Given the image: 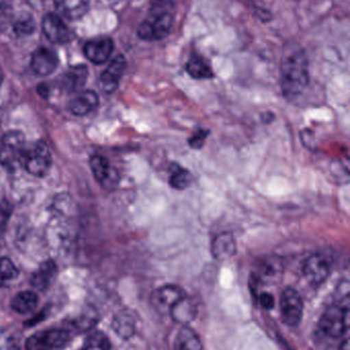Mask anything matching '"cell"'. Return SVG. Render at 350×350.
I'll return each mask as SVG.
<instances>
[{
    "instance_id": "obj_1",
    "label": "cell",
    "mask_w": 350,
    "mask_h": 350,
    "mask_svg": "<svg viewBox=\"0 0 350 350\" xmlns=\"http://www.w3.org/2000/svg\"><path fill=\"white\" fill-rule=\"evenodd\" d=\"M310 83L308 59L301 47L286 49L281 62V88L284 96L295 100L303 94Z\"/></svg>"
},
{
    "instance_id": "obj_2",
    "label": "cell",
    "mask_w": 350,
    "mask_h": 350,
    "mask_svg": "<svg viewBox=\"0 0 350 350\" xmlns=\"http://www.w3.org/2000/svg\"><path fill=\"white\" fill-rule=\"evenodd\" d=\"M174 23L170 3L155 0L147 18L139 25L138 36L146 41L162 40L168 36Z\"/></svg>"
},
{
    "instance_id": "obj_3",
    "label": "cell",
    "mask_w": 350,
    "mask_h": 350,
    "mask_svg": "<svg viewBox=\"0 0 350 350\" xmlns=\"http://www.w3.org/2000/svg\"><path fill=\"white\" fill-rule=\"evenodd\" d=\"M0 164L8 172H14L22 166L26 145L20 131L5 133L0 139Z\"/></svg>"
},
{
    "instance_id": "obj_4",
    "label": "cell",
    "mask_w": 350,
    "mask_h": 350,
    "mask_svg": "<svg viewBox=\"0 0 350 350\" xmlns=\"http://www.w3.org/2000/svg\"><path fill=\"white\" fill-rule=\"evenodd\" d=\"M349 304H333L323 314L320 327L325 334L338 338L349 330Z\"/></svg>"
},
{
    "instance_id": "obj_5",
    "label": "cell",
    "mask_w": 350,
    "mask_h": 350,
    "mask_svg": "<svg viewBox=\"0 0 350 350\" xmlns=\"http://www.w3.org/2000/svg\"><path fill=\"white\" fill-rule=\"evenodd\" d=\"M51 154L49 146L45 142L40 141L26 148L22 167L33 176L42 177L47 174L51 170Z\"/></svg>"
},
{
    "instance_id": "obj_6",
    "label": "cell",
    "mask_w": 350,
    "mask_h": 350,
    "mask_svg": "<svg viewBox=\"0 0 350 350\" xmlns=\"http://www.w3.org/2000/svg\"><path fill=\"white\" fill-rule=\"evenodd\" d=\"M283 322L290 327H297L303 316V301L299 292L294 288L284 290L279 300Z\"/></svg>"
},
{
    "instance_id": "obj_7",
    "label": "cell",
    "mask_w": 350,
    "mask_h": 350,
    "mask_svg": "<svg viewBox=\"0 0 350 350\" xmlns=\"http://www.w3.org/2000/svg\"><path fill=\"white\" fill-rule=\"evenodd\" d=\"M69 339V332L64 329L39 331L28 337L25 343L26 350H53L63 347Z\"/></svg>"
},
{
    "instance_id": "obj_8",
    "label": "cell",
    "mask_w": 350,
    "mask_h": 350,
    "mask_svg": "<svg viewBox=\"0 0 350 350\" xmlns=\"http://www.w3.org/2000/svg\"><path fill=\"white\" fill-rule=\"evenodd\" d=\"M185 296L184 290L179 286H162L151 294V304L160 314H170L171 310Z\"/></svg>"
},
{
    "instance_id": "obj_9",
    "label": "cell",
    "mask_w": 350,
    "mask_h": 350,
    "mask_svg": "<svg viewBox=\"0 0 350 350\" xmlns=\"http://www.w3.org/2000/svg\"><path fill=\"white\" fill-rule=\"evenodd\" d=\"M330 263L323 254H314L303 265V275L312 285H322L330 275Z\"/></svg>"
},
{
    "instance_id": "obj_10",
    "label": "cell",
    "mask_w": 350,
    "mask_h": 350,
    "mask_svg": "<svg viewBox=\"0 0 350 350\" xmlns=\"http://www.w3.org/2000/svg\"><path fill=\"white\" fill-rule=\"evenodd\" d=\"M42 31L49 40L58 44L69 42L72 38L69 27L62 20L61 16L51 12L43 16Z\"/></svg>"
},
{
    "instance_id": "obj_11",
    "label": "cell",
    "mask_w": 350,
    "mask_h": 350,
    "mask_svg": "<svg viewBox=\"0 0 350 350\" xmlns=\"http://www.w3.org/2000/svg\"><path fill=\"white\" fill-rule=\"evenodd\" d=\"M125 67H127V61L123 55H117L111 61L100 77V85L103 92L111 94L118 88L119 81L123 77Z\"/></svg>"
},
{
    "instance_id": "obj_12",
    "label": "cell",
    "mask_w": 350,
    "mask_h": 350,
    "mask_svg": "<svg viewBox=\"0 0 350 350\" xmlns=\"http://www.w3.org/2000/svg\"><path fill=\"white\" fill-rule=\"evenodd\" d=\"M59 59L53 49L38 47L31 57V68L39 76H47L57 69Z\"/></svg>"
},
{
    "instance_id": "obj_13",
    "label": "cell",
    "mask_w": 350,
    "mask_h": 350,
    "mask_svg": "<svg viewBox=\"0 0 350 350\" xmlns=\"http://www.w3.org/2000/svg\"><path fill=\"white\" fill-rule=\"evenodd\" d=\"M114 44L108 37H98L92 39L84 44V51L86 59L92 63L103 64L110 57Z\"/></svg>"
},
{
    "instance_id": "obj_14",
    "label": "cell",
    "mask_w": 350,
    "mask_h": 350,
    "mask_svg": "<svg viewBox=\"0 0 350 350\" xmlns=\"http://www.w3.org/2000/svg\"><path fill=\"white\" fill-rule=\"evenodd\" d=\"M90 170L95 178L106 189H111L117 183L118 174L109 164L108 160L101 155H94L90 158Z\"/></svg>"
},
{
    "instance_id": "obj_15",
    "label": "cell",
    "mask_w": 350,
    "mask_h": 350,
    "mask_svg": "<svg viewBox=\"0 0 350 350\" xmlns=\"http://www.w3.org/2000/svg\"><path fill=\"white\" fill-rule=\"evenodd\" d=\"M284 269L285 267L281 257H266L259 265L257 277L264 284L277 283L283 275Z\"/></svg>"
},
{
    "instance_id": "obj_16",
    "label": "cell",
    "mask_w": 350,
    "mask_h": 350,
    "mask_svg": "<svg viewBox=\"0 0 350 350\" xmlns=\"http://www.w3.org/2000/svg\"><path fill=\"white\" fill-rule=\"evenodd\" d=\"M236 239L230 232L218 234L211 245V252L217 260H227L236 254Z\"/></svg>"
},
{
    "instance_id": "obj_17",
    "label": "cell",
    "mask_w": 350,
    "mask_h": 350,
    "mask_svg": "<svg viewBox=\"0 0 350 350\" xmlns=\"http://www.w3.org/2000/svg\"><path fill=\"white\" fill-rule=\"evenodd\" d=\"M58 275L57 265L53 260H47L39 265L38 269L33 273L30 283L34 289L45 291L51 287Z\"/></svg>"
},
{
    "instance_id": "obj_18",
    "label": "cell",
    "mask_w": 350,
    "mask_h": 350,
    "mask_svg": "<svg viewBox=\"0 0 350 350\" xmlns=\"http://www.w3.org/2000/svg\"><path fill=\"white\" fill-rule=\"evenodd\" d=\"M99 106L98 94L92 90L78 94L73 100L70 102L69 111L76 116H86L92 111L96 110Z\"/></svg>"
},
{
    "instance_id": "obj_19",
    "label": "cell",
    "mask_w": 350,
    "mask_h": 350,
    "mask_svg": "<svg viewBox=\"0 0 350 350\" xmlns=\"http://www.w3.org/2000/svg\"><path fill=\"white\" fill-rule=\"evenodd\" d=\"M58 12L68 20L82 18L90 8V0H53Z\"/></svg>"
},
{
    "instance_id": "obj_20",
    "label": "cell",
    "mask_w": 350,
    "mask_h": 350,
    "mask_svg": "<svg viewBox=\"0 0 350 350\" xmlns=\"http://www.w3.org/2000/svg\"><path fill=\"white\" fill-rule=\"evenodd\" d=\"M170 314L175 322L183 325V326H186L189 323L192 322L197 317V306L192 300L188 299L185 296L171 310Z\"/></svg>"
},
{
    "instance_id": "obj_21",
    "label": "cell",
    "mask_w": 350,
    "mask_h": 350,
    "mask_svg": "<svg viewBox=\"0 0 350 350\" xmlns=\"http://www.w3.org/2000/svg\"><path fill=\"white\" fill-rule=\"evenodd\" d=\"M88 78V68L86 66H75L70 68L63 76V86L67 92H78L84 88Z\"/></svg>"
},
{
    "instance_id": "obj_22",
    "label": "cell",
    "mask_w": 350,
    "mask_h": 350,
    "mask_svg": "<svg viewBox=\"0 0 350 350\" xmlns=\"http://www.w3.org/2000/svg\"><path fill=\"white\" fill-rule=\"evenodd\" d=\"M38 306V297L34 292L22 291L16 294L10 302V308L20 314H27L35 310Z\"/></svg>"
},
{
    "instance_id": "obj_23",
    "label": "cell",
    "mask_w": 350,
    "mask_h": 350,
    "mask_svg": "<svg viewBox=\"0 0 350 350\" xmlns=\"http://www.w3.org/2000/svg\"><path fill=\"white\" fill-rule=\"evenodd\" d=\"M175 350H203V345L197 333L184 326L177 334Z\"/></svg>"
},
{
    "instance_id": "obj_24",
    "label": "cell",
    "mask_w": 350,
    "mask_h": 350,
    "mask_svg": "<svg viewBox=\"0 0 350 350\" xmlns=\"http://www.w3.org/2000/svg\"><path fill=\"white\" fill-rule=\"evenodd\" d=\"M113 330L123 339H129L135 334V319L127 312H121L115 317L112 323Z\"/></svg>"
},
{
    "instance_id": "obj_25",
    "label": "cell",
    "mask_w": 350,
    "mask_h": 350,
    "mask_svg": "<svg viewBox=\"0 0 350 350\" xmlns=\"http://www.w3.org/2000/svg\"><path fill=\"white\" fill-rule=\"evenodd\" d=\"M98 314L92 308H86L69 320V326L78 332L90 330L98 322Z\"/></svg>"
},
{
    "instance_id": "obj_26",
    "label": "cell",
    "mask_w": 350,
    "mask_h": 350,
    "mask_svg": "<svg viewBox=\"0 0 350 350\" xmlns=\"http://www.w3.org/2000/svg\"><path fill=\"white\" fill-rule=\"evenodd\" d=\"M186 71L195 79H210L214 76L211 67L201 57L197 55L187 62Z\"/></svg>"
},
{
    "instance_id": "obj_27",
    "label": "cell",
    "mask_w": 350,
    "mask_h": 350,
    "mask_svg": "<svg viewBox=\"0 0 350 350\" xmlns=\"http://www.w3.org/2000/svg\"><path fill=\"white\" fill-rule=\"evenodd\" d=\"M12 28L18 36L32 34L33 31L35 30V20L29 12H18L14 16Z\"/></svg>"
},
{
    "instance_id": "obj_28",
    "label": "cell",
    "mask_w": 350,
    "mask_h": 350,
    "mask_svg": "<svg viewBox=\"0 0 350 350\" xmlns=\"http://www.w3.org/2000/svg\"><path fill=\"white\" fill-rule=\"evenodd\" d=\"M171 187L176 189H185L192 183V176L190 172L180 165H175L171 170L170 178H168Z\"/></svg>"
},
{
    "instance_id": "obj_29",
    "label": "cell",
    "mask_w": 350,
    "mask_h": 350,
    "mask_svg": "<svg viewBox=\"0 0 350 350\" xmlns=\"http://www.w3.org/2000/svg\"><path fill=\"white\" fill-rule=\"evenodd\" d=\"M79 350H111L110 341L104 333L94 332L86 337Z\"/></svg>"
},
{
    "instance_id": "obj_30",
    "label": "cell",
    "mask_w": 350,
    "mask_h": 350,
    "mask_svg": "<svg viewBox=\"0 0 350 350\" xmlns=\"http://www.w3.org/2000/svg\"><path fill=\"white\" fill-rule=\"evenodd\" d=\"M18 275V269L8 257L0 258V284L12 281Z\"/></svg>"
},
{
    "instance_id": "obj_31",
    "label": "cell",
    "mask_w": 350,
    "mask_h": 350,
    "mask_svg": "<svg viewBox=\"0 0 350 350\" xmlns=\"http://www.w3.org/2000/svg\"><path fill=\"white\" fill-rule=\"evenodd\" d=\"M14 12L8 4L0 2V32H4L12 27Z\"/></svg>"
},
{
    "instance_id": "obj_32",
    "label": "cell",
    "mask_w": 350,
    "mask_h": 350,
    "mask_svg": "<svg viewBox=\"0 0 350 350\" xmlns=\"http://www.w3.org/2000/svg\"><path fill=\"white\" fill-rule=\"evenodd\" d=\"M208 135H209V131H205V129H199L189 139V146L192 149L201 150L203 145H205V139H207Z\"/></svg>"
},
{
    "instance_id": "obj_33",
    "label": "cell",
    "mask_w": 350,
    "mask_h": 350,
    "mask_svg": "<svg viewBox=\"0 0 350 350\" xmlns=\"http://www.w3.org/2000/svg\"><path fill=\"white\" fill-rule=\"evenodd\" d=\"M14 345V339L10 333L0 329V350H12Z\"/></svg>"
},
{
    "instance_id": "obj_34",
    "label": "cell",
    "mask_w": 350,
    "mask_h": 350,
    "mask_svg": "<svg viewBox=\"0 0 350 350\" xmlns=\"http://www.w3.org/2000/svg\"><path fill=\"white\" fill-rule=\"evenodd\" d=\"M10 215V205L8 202H2L0 204V226L5 224L6 220Z\"/></svg>"
},
{
    "instance_id": "obj_35",
    "label": "cell",
    "mask_w": 350,
    "mask_h": 350,
    "mask_svg": "<svg viewBox=\"0 0 350 350\" xmlns=\"http://www.w3.org/2000/svg\"><path fill=\"white\" fill-rule=\"evenodd\" d=\"M259 300H260V304L263 306V308H266V310H271L275 306V298H273V295H271L269 293H262L259 297Z\"/></svg>"
},
{
    "instance_id": "obj_36",
    "label": "cell",
    "mask_w": 350,
    "mask_h": 350,
    "mask_svg": "<svg viewBox=\"0 0 350 350\" xmlns=\"http://www.w3.org/2000/svg\"><path fill=\"white\" fill-rule=\"evenodd\" d=\"M340 350H350L349 349V339L345 338V341H343L342 345H341Z\"/></svg>"
},
{
    "instance_id": "obj_37",
    "label": "cell",
    "mask_w": 350,
    "mask_h": 350,
    "mask_svg": "<svg viewBox=\"0 0 350 350\" xmlns=\"http://www.w3.org/2000/svg\"><path fill=\"white\" fill-rule=\"evenodd\" d=\"M2 80H3V74H2L1 69H0V85H1Z\"/></svg>"
},
{
    "instance_id": "obj_38",
    "label": "cell",
    "mask_w": 350,
    "mask_h": 350,
    "mask_svg": "<svg viewBox=\"0 0 350 350\" xmlns=\"http://www.w3.org/2000/svg\"><path fill=\"white\" fill-rule=\"evenodd\" d=\"M0 139H1V125H0Z\"/></svg>"
}]
</instances>
